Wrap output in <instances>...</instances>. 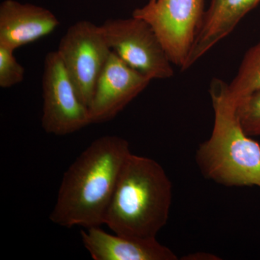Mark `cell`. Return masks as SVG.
<instances>
[{"label": "cell", "mask_w": 260, "mask_h": 260, "mask_svg": "<svg viewBox=\"0 0 260 260\" xmlns=\"http://www.w3.org/2000/svg\"><path fill=\"white\" fill-rule=\"evenodd\" d=\"M260 90V41L243 58L234 79L227 84L226 95L237 106L244 98Z\"/></svg>", "instance_id": "cell-12"}, {"label": "cell", "mask_w": 260, "mask_h": 260, "mask_svg": "<svg viewBox=\"0 0 260 260\" xmlns=\"http://www.w3.org/2000/svg\"><path fill=\"white\" fill-rule=\"evenodd\" d=\"M101 29L111 50L133 69L150 80L174 75L172 62L150 24L143 19H108Z\"/></svg>", "instance_id": "cell-4"}, {"label": "cell", "mask_w": 260, "mask_h": 260, "mask_svg": "<svg viewBox=\"0 0 260 260\" xmlns=\"http://www.w3.org/2000/svg\"><path fill=\"white\" fill-rule=\"evenodd\" d=\"M85 249L94 260H177V256L156 239H138L109 234L100 226L80 233Z\"/></svg>", "instance_id": "cell-10"}, {"label": "cell", "mask_w": 260, "mask_h": 260, "mask_svg": "<svg viewBox=\"0 0 260 260\" xmlns=\"http://www.w3.org/2000/svg\"><path fill=\"white\" fill-rule=\"evenodd\" d=\"M59 25L55 15L43 7L17 0L0 5V46L16 50L54 32Z\"/></svg>", "instance_id": "cell-9"}, {"label": "cell", "mask_w": 260, "mask_h": 260, "mask_svg": "<svg viewBox=\"0 0 260 260\" xmlns=\"http://www.w3.org/2000/svg\"><path fill=\"white\" fill-rule=\"evenodd\" d=\"M236 112L246 134L260 136V90L238 103Z\"/></svg>", "instance_id": "cell-13"}, {"label": "cell", "mask_w": 260, "mask_h": 260, "mask_svg": "<svg viewBox=\"0 0 260 260\" xmlns=\"http://www.w3.org/2000/svg\"><path fill=\"white\" fill-rule=\"evenodd\" d=\"M227 84L217 78L210 83L213 131L200 145L195 160L202 174L217 184L260 188V145L241 125L235 105L226 96Z\"/></svg>", "instance_id": "cell-3"}, {"label": "cell", "mask_w": 260, "mask_h": 260, "mask_svg": "<svg viewBox=\"0 0 260 260\" xmlns=\"http://www.w3.org/2000/svg\"><path fill=\"white\" fill-rule=\"evenodd\" d=\"M173 186L153 159L130 153L106 214L104 224L114 234L156 239L169 218Z\"/></svg>", "instance_id": "cell-2"}, {"label": "cell", "mask_w": 260, "mask_h": 260, "mask_svg": "<svg viewBox=\"0 0 260 260\" xmlns=\"http://www.w3.org/2000/svg\"><path fill=\"white\" fill-rule=\"evenodd\" d=\"M80 100L88 107L112 50L100 25L80 20L68 29L56 50Z\"/></svg>", "instance_id": "cell-6"}, {"label": "cell", "mask_w": 260, "mask_h": 260, "mask_svg": "<svg viewBox=\"0 0 260 260\" xmlns=\"http://www.w3.org/2000/svg\"><path fill=\"white\" fill-rule=\"evenodd\" d=\"M205 0H149L133 11L157 34L172 64L184 68L204 18Z\"/></svg>", "instance_id": "cell-5"}, {"label": "cell", "mask_w": 260, "mask_h": 260, "mask_svg": "<svg viewBox=\"0 0 260 260\" xmlns=\"http://www.w3.org/2000/svg\"><path fill=\"white\" fill-rule=\"evenodd\" d=\"M42 96V126L48 134L64 136L91 124L88 107L78 96L56 51L44 59Z\"/></svg>", "instance_id": "cell-7"}, {"label": "cell", "mask_w": 260, "mask_h": 260, "mask_svg": "<svg viewBox=\"0 0 260 260\" xmlns=\"http://www.w3.org/2000/svg\"><path fill=\"white\" fill-rule=\"evenodd\" d=\"M259 3L260 0H211L182 71L229 35Z\"/></svg>", "instance_id": "cell-11"}, {"label": "cell", "mask_w": 260, "mask_h": 260, "mask_svg": "<svg viewBox=\"0 0 260 260\" xmlns=\"http://www.w3.org/2000/svg\"><path fill=\"white\" fill-rule=\"evenodd\" d=\"M150 81V78L126 64L112 51L88 106L91 124L114 119Z\"/></svg>", "instance_id": "cell-8"}, {"label": "cell", "mask_w": 260, "mask_h": 260, "mask_svg": "<svg viewBox=\"0 0 260 260\" xmlns=\"http://www.w3.org/2000/svg\"><path fill=\"white\" fill-rule=\"evenodd\" d=\"M14 50L0 46V87L10 88L22 83L25 69L14 55Z\"/></svg>", "instance_id": "cell-14"}, {"label": "cell", "mask_w": 260, "mask_h": 260, "mask_svg": "<svg viewBox=\"0 0 260 260\" xmlns=\"http://www.w3.org/2000/svg\"><path fill=\"white\" fill-rule=\"evenodd\" d=\"M129 143L116 135L92 142L63 176L49 219L65 228L101 226L126 158Z\"/></svg>", "instance_id": "cell-1"}]
</instances>
